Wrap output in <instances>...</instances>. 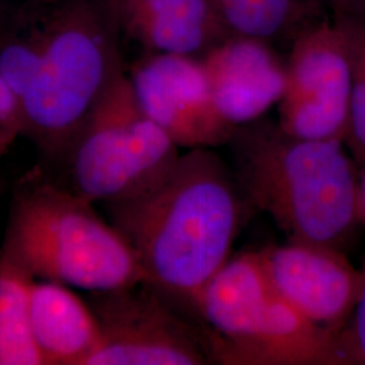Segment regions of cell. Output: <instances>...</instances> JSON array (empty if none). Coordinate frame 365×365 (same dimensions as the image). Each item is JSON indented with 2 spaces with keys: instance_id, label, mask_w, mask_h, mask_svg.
Masks as SVG:
<instances>
[{
  "instance_id": "obj_4",
  "label": "cell",
  "mask_w": 365,
  "mask_h": 365,
  "mask_svg": "<svg viewBox=\"0 0 365 365\" xmlns=\"http://www.w3.org/2000/svg\"><path fill=\"white\" fill-rule=\"evenodd\" d=\"M101 3L56 0L38 68L24 95L22 134L49 160L64 158L93 106L123 68Z\"/></svg>"
},
{
  "instance_id": "obj_19",
  "label": "cell",
  "mask_w": 365,
  "mask_h": 365,
  "mask_svg": "<svg viewBox=\"0 0 365 365\" xmlns=\"http://www.w3.org/2000/svg\"><path fill=\"white\" fill-rule=\"evenodd\" d=\"M330 10L334 19L365 22V0H319Z\"/></svg>"
},
{
  "instance_id": "obj_10",
  "label": "cell",
  "mask_w": 365,
  "mask_h": 365,
  "mask_svg": "<svg viewBox=\"0 0 365 365\" xmlns=\"http://www.w3.org/2000/svg\"><path fill=\"white\" fill-rule=\"evenodd\" d=\"M259 256L274 289L314 327L336 337L359 298L361 269L342 250L304 242L269 245Z\"/></svg>"
},
{
  "instance_id": "obj_6",
  "label": "cell",
  "mask_w": 365,
  "mask_h": 365,
  "mask_svg": "<svg viewBox=\"0 0 365 365\" xmlns=\"http://www.w3.org/2000/svg\"><path fill=\"white\" fill-rule=\"evenodd\" d=\"M180 157V148L146 115L122 68L66 152L69 190L92 203L143 194Z\"/></svg>"
},
{
  "instance_id": "obj_21",
  "label": "cell",
  "mask_w": 365,
  "mask_h": 365,
  "mask_svg": "<svg viewBox=\"0 0 365 365\" xmlns=\"http://www.w3.org/2000/svg\"><path fill=\"white\" fill-rule=\"evenodd\" d=\"M4 152H6V148L3 146V144H1V141H0V156H1V155H3Z\"/></svg>"
},
{
  "instance_id": "obj_1",
  "label": "cell",
  "mask_w": 365,
  "mask_h": 365,
  "mask_svg": "<svg viewBox=\"0 0 365 365\" xmlns=\"http://www.w3.org/2000/svg\"><path fill=\"white\" fill-rule=\"evenodd\" d=\"M105 206L150 286L178 310L230 259L253 207L214 149H190L143 194Z\"/></svg>"
},
{
  "instance_id": "obj_9",
  "label": "cell",
  "mask_w": 365,
  "mask_h": 365,
  "mask_svg": "<svg viewBox=\"0 0 365 365\" xmlns=\"http://www.w3.org/2000/svg\"><path fill=\"white\" fill-rule=\"evenodd\" d=\"M128 75L146 115L180 149H215L230 143L237 128L218 113L199 58L148 52Z\"/></svg>"
},
{
  "instance_id": "obj_3",
  "label": "cell",
  "mask_w": 365,
  "mask_h": 365,
  "mask_svg": "<svg viewBox=\"0 0 365 365\" xmlns=\"http://www.w3.org/2000/svg\"><path fill=\"white\" fill-rule=\"evenodd\" d=\"M93 205L52 182L19 190L9 214L0 262L33 280L87 292L145 283L130 244Z\"/></svg>"
},
{
  "instance_id": "obj_12",
  "label": "cell",
  "mask_w": 365,
  "mask_h": 365,
  "mask_svg": "<svg viewBox=\"0 0 365 365\" xmlns=\"http://www.w3.org/2000/svg\"><path fill=\"white\" fill-rule=\"evenodd\" d=\"M115 31L149 53L200 58L227 38L209 0H101Z\"/></svg>"
},
{
  "instance_id": "obj_8",
  "label": "cell",
  "mask_w": 365,
  "mask_h": 365,
  "mask_svg": "<svg viewBox=\"0 0 365 365\" xmlns=\"http://www.w3.org/2000/svg\"><path fill=\"white\" fill-rule=\"evenodd\" d=\"M351 92V53L339 22L333 16L309 22L294 37L277 123L303 138L345 141Z\"/></svg>"
},
{
  "instance_id": "obj_15",
  "label": "cell",
  "mask_w": 365,
  "mask_h": 365,
  "mask_svg": "<svg viewBox=\"0 0 365 365\" xmlns=\"http://www.w3.org/2000/svg\"><path fill=\"white\" fill-rule=\"evenodd\" d=\"M31 282L0 262V365H42L30 319Z\"/></svg>"
},
{
  "instance_id": "obj_18",
  "label": "cell",
  "mask_w": 365,
  "mask_h": 365,
  "mask_svg": "<svg viewBox=\"0 0 365 365\" xmlns=\"http://www.w3.org/2000/svg\"><path fill=\"white\" fill-rule=\"evenodd\" d=\"M24 131V113L19 98L0 75V141L7 149Z\"/></svg>"
},
{
  "instance_id": "obj_14",
  "label": "cell",
  "mask_w": 365,
  "mask_h": 365,
  "mask_svg": "<svg viewBox=\"0 0 365 365\" xmlns=\"http://www.w3.org/2000/svg\"><path fill=\"white\" fill-rule=\"evenodd\" d=\"M223 27L232 36L274 41L309 22L304 0H209Z\"/></svg>"
},
{
  "instance_id": "obj_17",
  "label": "cell",
  "mask_w": 365,
  "mask_h": 365,
  "mask_svg": "<svg viewBox=\"0 0 365 365\" xmlns=\"http://www.w3.org/2000/svg\"><path fill=\"white\" fill-rule=\"evenodd\" d=\"M352 314L334 337L331 365H365V264Z\"/></svg>"
},
{
  "instance_id": "obj_16",
  "label": "cell",
  "mask_w": 365,
  "mask_h": 365,
  "mask_svg": "<svg viewBox=\"0 0 365 365\" xmlns=\"http://www.w3.org/2000/svg\"><path fill=\"white\" fill-rule=\"evenodd\" d=\"M342 29L351 53L352 92L349 107V126L345 137L353 158L365 164V22L336 19Z\"/></svg>"
},
{
  "instance_id": "obj_5",
  "label": "cell",
  "mask_w": 365,
  "mask_h": 365,
  "mask_svg": "<svg viewBox=\"0 0 365 365\" xmlns=\"http://www.w3.org/2000/svg\"><path fill=\"white\" fill-rule=\"evenodd\" d=\"M214 363L331 365L334 337L302 317L271 284L259 252L230 257L196 297Z\"/></svg>"
},
{
  "instance_id": "obj_7",
  "label": "cell",
  "mask_w": 365,
  "mask_h": 365,
  "mask_svg": "<svg viewBox=\"0 0 365 365\" xmlns=\"http://www.w3.org/2000/svg\"><path fill=\"white\" fill-rule=\"evenodd\" d=\"M101 342L88 365L212 364L203 330L146 283L88 292Z\"/></svg>"
},
{
  "instance_id": "obj_20",
  "label": "cell",
  "mask_w": 365,
  "mask_h": 365,
  "mask_svg": "<svg viewBox=\"0 0 365 365\" xmlns=\"http://www.w3.org/2000/svg\"><path fill=\"white\" fill-rule=\"evenodd\" d=\"M365 207V164L363 172L360 173V209Z\"/></svg>"
},
{
  "instance_id": "obj_11",
  "label": "cell",
  "mask_w": 365,
  "mask_h": 365,
  "mask_svg": "<svg viewBox=\"0 0 365 365\" xmlns=\"http://www.w3.org/2000/svg\"><path fill=\"white\" fill-rule=\"evenodd\" d=\"M199 60L214 105L233 128L261 119L286 92L287 61L268 41L229 36Z\"/></svg>"
},
{
  "instance_id": "obj_13",
  "label": "cell",
  "mask_w": 365,
  "mask_h": 365,
  "mask_svg": "<svg viewBox=\"0 0 365 365\" xmlns=\"http://www.w3.org/2000/svg\"><path fill=\"white\" fill-rule=\"evenodd\" d=\"M30 319L42 365H88L99 346L90 306L64 284L31 282Z\"/></svg>"
},
{
  "instance_id": "obj_2",
  "label": "cell",
  "mask_w": 365,
  "mask_h": 365,
  "mask_svg": "<svg viewBox=\"0 0 365 365\" xmlns=\"http://www.w3.org/2000/svg\"><path fill=\"white\" fill-rule=\"evenodd\" d=\"M232 170L253 210L291 242L342 250L363 223L360 173L345 141L292 135L262 118L235 129Z\"/></svg>"
}]
</instances>
